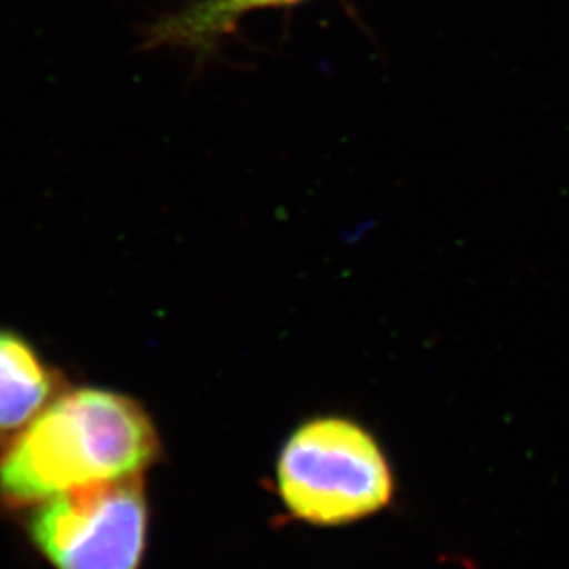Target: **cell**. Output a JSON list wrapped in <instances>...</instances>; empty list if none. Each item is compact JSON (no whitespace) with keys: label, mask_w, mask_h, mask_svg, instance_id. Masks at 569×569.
Returning <instances> with one entry per match:
<instances>
[{"label":"cell","mask_w":569,"mask_h":569,"mask_svg":"<svg viewBox=\"0 0 569 569\" xmlns=\"http://www.w3.org/2000/svg\"><path fill=\"white\" fill-rule=\"evenodd\" d=\"M28 532L56 569H139L148 532L142 476L43 501L30 516Z\"/></svg>","instance_id":"3"},{"label":"cell","mask_w":569,"mask_h":569,"mask_svg":"<svg viewBox=\"0 0 569 569\" xmlns=\"http://www.w3.org/2000/svg\"><path fill=\"white\" fill-rule=\"evenodd\" d=\"M157 457L156 428L133 398L76 389L0 446V503L39 506L69 490L142 473Z\"/></svg>","instance_id":"1"},{"label":"cell","mask_w":569,"mask_h":569,"mask_svg":"<svg viewBox=\"0 0 569 569\" xmlns=\"http://www.w3.org/2000/svg\"><path fill=\"white\" fill-rule=\"evenodd\" d=\"M279 490L291 515L313 526H347L391 501V467L377 439L341 417L310 420L280 451Z\"/></svg>","instance_id":"2"},{"label":"cell","mask_w":569,"mask_h":569,"mask_svg":"<svg viewBox=\"0 0 569 569\" xmlns=\"http://www.w3.org/2000/svg\"><path fill=\"white\" fill-rule=\"evenodd\" d=\"M299 2L302 0H193L151 24L144 44L148 49L176 47L209 54L223 39L237 32L238 24L249 13Z\"/></svg>","instance_id":"4"},{"label":"cell","mask_w":569,"mask_h":569,"mask_svg":"<svg viewBox=\"0 0 569 569\" xmlns=\"http://www.w3.org/2000/svg\"><path fill=\"white\" fill-rule=\"evenodd\" d=\"M54 377L27 339L0 330V431L21 430L54 398Z\"/></svg>","instance_id":"5"}]
</instances>
